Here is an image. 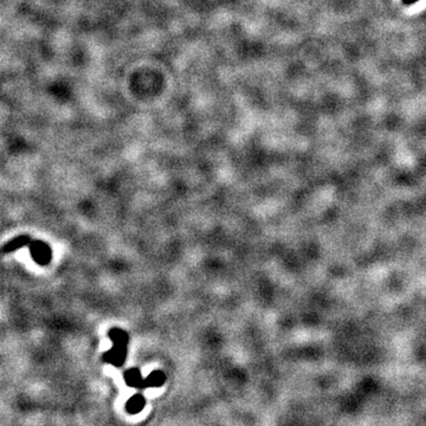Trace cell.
Wrapping results in <instances>:
<instances>
[{
	"instance_id": "cell-2",
	"label": "cell",
	"mask_w": 426,
	"mask_h": 426,
	"mask_svg": "<svg viewBox=\"0 0 426 426\" xmlns=\"http://www.w3.org/2000/svg\"><path fill=\"white\" fill-rule=\"evenodd\" d=\"M420 0H401V3L405 5V6H412V5L417 4Z\"/></svg>"
},
{
	"instance_id": "cell-1",
	"label": "cell",
	"mask_w": 426,
	"mask_h": 426,
	"mask_svg": "<svg viewBox=\"0 0 426 426\" xmlns=\"http://www.w3.org/2000/svg\"><path fill=\"white\" fill-rule=\"evenodd\" d=\"M143 407V400H142L141 397H134L132 400L130 401V404H128V409H130V412H139L140 409Z\"/></svg>"
}]
</instances>
